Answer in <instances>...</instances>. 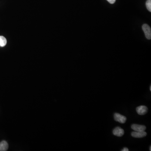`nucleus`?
Here are the masks:
<instances>
[{
	"mask_svg": "<svg viewBox=\"0 0 151 151\" xmlns=\"http://www.w3.org/2000/svg\"><path fill=\"white\" fill-rule=\"evenodd\" d=\"M142 29L144 31L145 35L148 40H151V29L150 27L147 24L143 25Z\"/></svg>",
	"mask_w": 151,
	"mask_h": 151,
	"instance_id": "nucleus-1",
	"label": "nucleus"
},
{
	"mask_svg": "<svg viewBox=\"0 0 151 151\" xmlns=\"http://www.w3.org/2000/svg\"><path fill=\"white\" fill-rule=\"evenodd\" d=\"M114 118L116 121L120 123H124L126 121V118L125 116H123L118 113L114 114Z\"/></svg>",
	"mask_w": 151,
	"mask_h": 151,
	"instance_id": "nucleus-2",
	"label": "nucleus"
},
{
	"mask_svg": "<svg viewBox=\"0 0 151 151\" xmlns=\"http://www.w3.org/2000/svg\"><path fill=\"white\" fill-rule=\"evenodd\" d=\"M136 111L138 115L143 116L147 113L148 108L144 105H141L136 108Z\"/></svg>",
	"mask_w": 151,
	"mask_h": 151,
	"instance_id": "nucleus-3",
	"label": "nucleus"
},
{
	"mask_svg": "<svg viewBox=\"0 0 151 151\" xmlns=\"http://www.w3.org/2000/svg\"><path fill=\"white\" fill-rule=\"evenodd\" d=\"M113 133V135L116 136L121 137L124 134V131L120 127H117L114 129Z\"/></svg>",
	"mask_w": 151,
	"mask_h": 151,
	"instance_id": "nucleus-4",
	"label": "nucleus"
},
{
	"mask_svg": "<svg viewBox=\"0 0 151 151\" xmlns=\"http://www.w3.org/2000/svg\"><path fill=\"white\" fill-rule=\"evenodd\" d=\"M147 135V133L145 132L144 131H134L131 133V136L132 137L136 138H141L143 137L146 136Z\"/></svg>",
	"mask_w": 151,
	"mask_h": 151,
	"instance_id": "nucleus-5",
	"label": "nucleus"
},
{
	"mask_svg": "<svg viewBox=\"0 0 151 151\" xmlns=\"http://www.w3.org/2000/svg\"><path fill=\"white\" fill-rule=\"evenodd\" d=\"M131 129L136 131H143L146 129L145 125L138 124H133L131 125Z\"/></svg>",
	"mask_w": 151,
	"mask_h": 151,
	"instance_id": "nucleus-6",
	"label": "nucleus"
},
{
	"mask_svg": "<svg viewBox=\"0 0 151 151\" xmlns=\"http://www.w3.org/2000/svg\"><path fill=\"white\" fill-rule=\"evenodd\" d=\"M9 148V145L5 141L0 142V151H6Z\"/></svg>",
	"mask_w": 151,
	"mask_h": 151,
	"instance_id": "nucleus-7",
	"label": "nucleus"
},
{
	"mask_svg": "<svg viewBox=\"0 0 151 151\" xmlns=\"http://www.w3.org/2000/svg\"><path fill=\"white\" fill-rule=\"evenodd\" d=\"M7 43V39L3 36H0V46L4 47Z\"/></svg>",
	"mask_w": 151,
	"mask_h": 151,
	"instance_id": "nucleus-8",
	"label": "nucleus"
},
{
	"mask_svg": "<svg viewBox=\"0 0 151 151\" xmlns=\"http://www.w3.org/2000/svg\"><path fill=\"white\" fill-rule=\"evenodd\" d=\"M147 9L149 12H151V0H147L146 3Z\"/></svg>",
	"mask_w": 151,
	"mask_h": 151,
	"instance_id": "nucleus-9",
	"label": "nucleus"
},
{
	"mask_svg": "<svg viewBox=\"0 0 151 151\" xmlns=\"http://www.w3.org/2000/svg\"><path fill=\"white\" fill-rule=\"evenodd\" d=\"M107 1L110 4H113L115 3L116 1V0H107Z\"/></svg>",
	"mask_w": 151,
	"mask_h": 151,
	"instance_id": "nucleus-10",
	"label": "nucleus"
},
{
	"mask_svg": "<svg viewBox=\"0 0 151 151\" xmlns=\"http://www.w3.org/2000/svg\"><path fill=\"white\" fill-rule=\"evenodd\" d=\"M122 151H129V149L126 147H124L123 149L122 150H121Z\"/></svg>",
	"mask_w": 151,
	"mask_h": 151,
	"instance_id": "nucleus-11",
	"label": "nucleus"
},
{
	"mask_svg": "<svg viewBox=\"0 0 151 151\" xmlns=\"http://www.w3.org/2000/svg\"><path fill=\"white\" fill-rule=\"evenodd\" d=\"M149 150H150V151H151V146H150V148H149Z\"/></svg>",
	"mask_w": 151,
	"mask_h": 151,
	"instance_id": "nucleus-12",
	"label": "nucleus"
},
{
	"mask_svg": "<svg viewBox=\"0 0 151 151\" xmlns=\"http://www.w3.org/2000/svg\"><path fill=\"white\" fill-rule=\"evenodd\" d=\"M150 91H151V86H150Z\"/></svg>",
	"mask_w": 151,
	"mask_h": 151,
	"instance_id": "nucleus-13",
	"label": "nucleus"
}]
</instances>
